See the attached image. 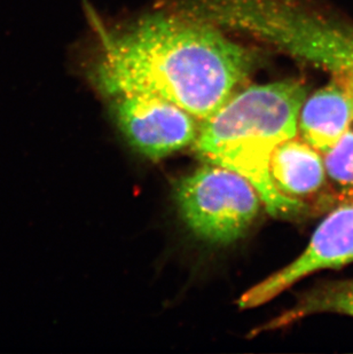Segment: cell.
<instances>
[{
  "instance_id": "7a4b0ae2",
  "label": "cell",
  "mask_w": 353,
  "mask_h": 354,
  "mask_svg": "<svg viewBox=\"0 0 353 354\" xmlns=\"http://www.w3.org/2000/svg\"><path fill=\"white\" fill-rule=\"evenodd\" d=\"M307 97V87L297 80L237 91L201 122L193 144L197 158L244 176L273 217L297 219L310 214L305 205L278 191L270 171L278 145L298 134L300 108Z\"/></svg>"
},
{
  "instance_id": "3957f363",
  "label": "cell",
  "mask_w": 353,
  "mask_h": 354,
  "mask_svg": "<svg viewBox=\"0 0 353 354\" xmlns=\"http://www.w3.org/2000/svg\"><path fill=\"white\" fill-rule=\"evenodd\" d=\"M176 201L187 227L213 244L233 243L244 236L263 204L244 176L211 163L178 183Z\"/></svg>"
},
{
  "instance_id": "6da1fadb",
  "label": "cell",
  "mask_w": 353,
  "mask_h": 354,
  "mask_svg": "<svg viewBox=\"0 0 353 354\" xmlns=\"http://www.w3.org/2000/svg\"><path fill=\"white\" fill-rule=\"evenodd\" d=\"M99 48L89 78L107 97H162L203 122L247 80L260 61L212 24L174 10L107 30L94 20Z\"/></svg>"
},
{
  "instance_id": "ba28073f",
  "label": "cell",
  "mask_w": 353,
  "mask_h": 354,
  "mask_svg": "<svg viewBox=\"0 0 353 354\" xmlns=\"http://www.w3.org/2000/svg\"><path fill=\"white\" fill-rule=\"evenodd\" d=\"M320 313L353 317V279L327 282L314 288L304 295L293 308L274 319L264 329L286 327L300 319Z\"/></svg>"
},
{
  "instance_id": "52a82bcc",
  "label": "cell",
  "mask_w": 353,
  "mask_h": 354,
  "mask_svg": "<svg viewBox=\"0 0 353 354\" xmlns=\"http://www.w3.org/2000/svg\"><path fill=\"white\" fill-rule=\"evenodd\" d=\"M353 122V104L347 91L335 80L307 95L300 108L298 133L323 153L336 144Z\"/></svg>"
},
{
  "instance_id": "30bf717a",
  "label": "cell",
  "mask_w": 353,
  "mask_h": 354,
  "mask_svg": "<svg viewBox=\"0 0 353 354\" xmlns=\"http://www.w3.org/2000/svg\"><path fill=\"white\" fill-rule=\"evenodd\" d=\"M332 80L340 84L341 86L347 91L353 104V73H343V74L336 75V76H332Z\"/></svg>"
},
{
  "instance_id": "8992f818",
  "label": "cell",
  "mask_w": 353,
  "mask_h": 354,
  "mask_svg": "<svg viewBox=\"0 0 353 354\" xmlns=\"http://www.w3.org/2000/svg\"><path fill=\"white\" fill-rule=\"evenodd\" d=\"M270 171L278 191L305 205L310 214L333 207L323 153L300 134L278 145L271 156Z\"/></svg>"
},
{
  "instance_id": "5b68a950",
  "label": "cell",
  "mask_w": 353,
  "mask_h": 354,
  "mask_svg": "<svg viewBox=\"0 0 353 354\" xmlns=\"http://www.w3.org/2000/svg\"><path fill=\"white\" fill-rule=\"evenodd\" d=\"M353 263V202L338 204L318 225L305 250L286 268L244 292L240 308H253L272 301L304 277L323 270Z\"/></svg>"
},
{
  "instance_id": "277c9868",
  "label": "cell",
  "mask_w": 353,
  "mask_h": 354,
  "mask_svg": "<svg viewBox=\"0 0 353 354\" xmlns=\"http://www.w3.org/2000/svg\"><path fill=\"white\" fill-rule=\"evenodd\" d=\"M113 116L129 144L150 160L193 146L201 120L171 101L147 94L113 97Z\"/></svg>"
},
{
  "instance_id": "9c48e42d",
  "label": "cell",
  "mask_w": 353,
  "mask_h": 354,
  "mask_svg": "<svg viewBox=\"0 0 353 354\" xmlns=\"http://www.w3.org/2000/svg\"><path fill=\"white\" fill-rule=\"evenodd\" d=\"M323 156L333 207L353 202V130L323 151Z\"/></svg>"
}]
</instances>
